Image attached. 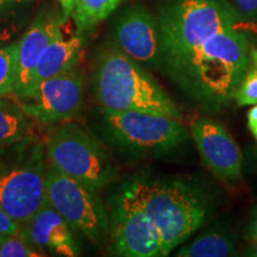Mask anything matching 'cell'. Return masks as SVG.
<instances>
[{"mask_svg":"<svg viewBox=\"0 0 257 257\" xmlns=\"http://www.w3.org/2000/svg\"><path fill=\"white\" fill-rule=\"evenodd\" d=\"M47 201L73 231L101 246L108 239V211L104 202L85 185L48 163Z\"/></svg>","mask_w":257,"mask_h":257,"instance_id":"obj_8","label":"cell"},{"mask_svg":"<svg viewBox=\"0 0 257 257\" xmlns=\"http://www.w3.org/2000/svg\"><path fill=\"white\" fill-rule=\"evenodd\" d=\"M21 231V225L6 213L0 205V234H15Z\"/></svg>","mask_w":257,"mask_h":257,"instance_id":"obj_24","label":"cell"},{"mask_svg":"<svg viewBox=\"0 0 257 257\" xmlns=\"http://www.w3.org/2000/svg\"><path fill=\"white\" fill-rule=\"evenodd\" d=\"M46 143L29 135L0 149V205L19 225L47 202Z\"/></svg>","mask_w":257,"mask_h":257,"instance_id":"obj_5","label":"cell"},{"mask_svg":"<svg viewBox=\"0 0 257 257\" xmlns=\"http://www.w3.org/2000/svg\"><path fill=\"white\" fill-rule=\"evenodd\" d=\"M189 133L212 174L227 184L242 179V150L223 125L210 118H199L191 124Z\"/></svg>","mask_w":257,"mask_h":257,"instance_id":"obj_11","label":"cell"},{"mask_svg":"<svg viewBox=\"0 0 257 257\" xmlns=\"http://www.w3.org/2000/svg\"><path fill=\"white\" fill-rule=\"evenodd\" d=\"M17 42L0 47V96L14 94L17 72Z\"/></svg>","mask_w":257,"mask_h":257,"instance_id":"obj_20","label":"cell"},{"mask_svg":"<svg viewBox=\"0 0 257 257\" xmlns=\"http://www.w3.org/2000/svg\"><path fill=\"white\" fill-rule=\"evenodd\" d=\"M83 41L85 40L82 34L79 32L72 37H64L60 24L38 60L28 93L44 80L75 68L79 62Z\"/></svg>","mask_w":257,"mask_h":257,"instance_id":"obj_15","label":"cell"},{"mask_svg":"<svg viewBox=\"0 0 257 257\" xmlns=\"http://www.w3.org/2000/svg\"><path fill=\"white\" fill-rule=\"evenodd\" d=\"M231 6L244 21H257V0H230Z\"/></svg>","mask_w":257,"mask_h":257,"instance_id":"obj_23","label":"cell"},{"mask_svg":"<svg viewBox=\"0 0 257 257\" xmlns=\"http://www.w3.org/2000/svg\"><path fill=\"white\" fill-rule=\"evenodd\" d=\"M156 19L161 72L213 35L236 28L239 16L221 0H163Z\"/></svg>","mask_w":257,"mask_h":257,"instance_id":"obj_4","label":"cell"},{"mask_svg":"<svg viewBox=\"0 0 257 257\" xmlns=\"http://www.w3.org/2000/svg\"><path fill=\"white\" fill-rule=\"evenodd\" d=\"M124 0H75L72 17L79 34L89 31L114 12Z\"/></svg>","mask_w":257,"mask_h":257,"instance_id":"obj_18","label":"cell"},{"mask_svg":"<svg viewBox=\"0 0 257 257\" xmlns=\"http://www.w3.org/2000/svg\"><path fill=\"white\" fill-rule=\"evenodd\" d=\"M255 159H256V162H257V148L255 149Z\"/></svg>","mask_w":257,"mask_h":257,"instance_id":"obj_29","label":"cell"},{"mask_svg":"<svg viewBox=\"0 0 257 257\" xmlns=\"http://www.w3.org/2000/svg\"><path fill=\"white\" fill-rule=\"evenodd\" d=\"M248 248L244 250V256H249V257H257V238L253 240H250L248 242Z\"/></svg>","mask_w":257,"mask_h":257,"instance_id":"obj_28","label":"cell"},{"mask_svg":"<svg viewBox=\"0 0 257 257\" xmlns=\"http://www.w3.org/2000/svg\"><path fill=\"white\" fill-rule=\"evenodd\" d=\"M60 3L61 9H62V22L67 21L68 17H70L73 14L74 4H75V0H57Z\"/></svg>","mask_w":257,"mask_h":257,"instance_id":"obj_27","label":"cell"},{"mask_svg":"<svg viewBox=\"0 0 257 257\" xmlns=\"http://www.w3.org/2000/svg\"><path fill=\"white\" fill-rule=\"evenodd\" d=\"M44 256L32 246L21 232L0 234V257H40Z\"/></svg>","mask_w":257,"mask_h":257,"instance_id":"obj_21","label":"cell"},{"mask_svg":"<svg viewBox=\"0 0 257 257\" xmlns=\"http://www.w3.org/2000/svg\"><path fill=\"white\" fill-rule=\"evenodd\" d=\"M48 163L98 193L117 176V167L104 147L73 121L53 127L46 140Z\"/></svg>","mask_w":257,"mask_h":257,"instance_id":"obj_7","label":"cell"},{"mask_svg":"<svg viewBox=\"0 0 257 257\" xmlns=\"http://www.w3.org/2000/svg\"><path fill=\"white\" fill-rule=\"evenodd\" d=\"M62 23V18L57 19L41 14L34 19L28 30L18 40L17 72L14 91L16 98H22L28 93L38 60L50 42L56 28Z\"/></svg>","mask_w":257,"mask_h":257,"instance_id":"obj_14","label":"cell"},{"mask_svg":"<svg viewBox=\"0 0 257 257\" xmlns=\"http://www.w3.org/2000/svg\"><path fill=\"white\" fill-rule=\"evenodd\" d=\"M17 2H32V0H17Z\"/></svg>","mask_w":257,"mask_h":257,"instance_id":"obj_30","label":"cell"},{"mask_svg":"<svg viewBox=\"0 0 257 257\" xmlns=\"http://www.w3.org/2000/svg\"><path fill=\"white\" fill-rule=\"evenodd\" d=\"M244 238H245L246 242L257 238V205L252 208L248 224L244 229Z\"/></svg>","mask_w":257,"mask_h":257,"instance_id":"obj_25","label":"cell"},{"mask_svg":"<svg viewBox=\"0 0 257 257\" xmlns=\"http://www.w3.org/2000/svg\"><path fill=\"white\" fill-rule=\"evenodd\" d=\"M19 232L44 256L48 253L63 257L80 255V245L73 229L48 201L21 225Z\"/></svg>","mask_w":257,"mask_h":257,"instance_id":"obj_13","label":"cell"},{"mask_svg":"<svg viewBox=\"0 0 257 257\" xmlns=\"http://www.w3.org/2000/svg\"><path fill=\"white\" fill-rule=\"evenodd\" d=\"M32 118L29 117L14 95L0 96V149L14 146L30 135Z\"/></svg>","mask_w":257,"mask_h":257,"instance_id":"obj_17","label":"cell"},{"mask_svg":"<svg viewBox=\"0 0 257 257\" xmlns=\"http://www.w3.org/2000/svg\"><path fill=\"white\" fill-rule=\"evenodd\" d=\"M248 127L257 143V104L252 105L248 112Z\"/></svg>","mask_w":257,"mask_h":257,"instance_id":"obj_26","label":"cell"},{"mask_svg":"<svg viewBox=\"0 0 257 257\" xmlns=\"http://www.w3.org/2000/svg\"><path fill=\"white\" fill-rule=\"evenodd\" d=\"M108 238L117 256H166L155 225L123 187L110 199Z\"/></svg>","mask_w":257,"mask_h":257,"instance_id":"obj_9","label":"cell"},{"mask_svg":"<svg viewBox=\"0 0 257 257\" xmlns=\"http://www.w3.org/2000/svg\"><path fill=\"white\" fill-rule=\"evenodd\" d=\"M249 64V41L236 27L213 35L161 73L188 100L218 113L234 99Z\"/></svg>","mask_w":257,"mask_h":257,"instance_id":"obj_1","label":"cell"},{"mask_svg":"<svg viewBox=\"0 0 257 257\" xmlns=\"http://www.w3.org/2000/svg\"><path fill=\"white\" fill-rule=\"evenodd\" d=\"M93 88L102 110L138 111L184 120L179 106L148 69L114 43L101 48L96 56Z\"/></svg>","mask_w":257,"mask_h":257,"instance_id":"obj_3","label":"cell"},{"mask_svg":"<svg viewBox=\"0 0 257 257\" xmlns=\"http://www.w3.org/2000/svg\"><path fill=\"white\" fill-rule=\"evenodd\" d=\"M30 2L0 0V47L16 42L29 19Z\"/></svg>","mask_w":257,"mask_h":257,"instance_id":"obj_19","label":"cell"},{"mask_svg":"<svg viewBox=\"0 0 257 257\" xmlns=\"http://www.w3.org/2000/svg\"><path fill=\"white\" fill-rule=\"evenodd\" d=\"M159 231L166 256L200 229L211 212L210 197L181 179L135 175L121 186Z\"/></svg>","mask_w":257,"mask_h":257,"instance_id":"obj_2","label":"cell"},{"mask_svg":"<svg viewBox=\"0 0 257 257\" xmlns=\"http://www.w3.org/2000/svg\"><path fill=\"white\" fill-rule=\"evenodd\" d=\"M113 37L115 46L144 68L159 69V24L147 8L134 5L125 10L115 21Z\"/></svg>","mask_w":257,"mask_h":257,"instance_id":"obj_12","label":"cell"},{"mask_svg":"<svg viewBox=\"0 0 257 257\" xmlns=\"http://www.w3.org/2000/svg\"><path fill=\"white\" fill-rule=\"evenodd\" d=\"M233 100L240 107L257 104V64L251 61L237 88Z\"/></svg>","mask_w":257,"mask_h":257,"instance_id":"obj_22","label":"cell"},{"mask_svg":"<svg viewBox=\"0 0 257 257\" xmlns=\"http://www.w3.org/2000/svg\"><path fill=\"white\" fill-rule=\"evenodd\" d=\"M105 137L130 156H165L185 146L191 133L184 121L168 115L101 108Z\"/></svg>","mask_w":257,"mask_h":257,"instance_id":"obj_6","label":"cell"},{"mask_svg":"<svg viewBox=\"0 0 257 257\" xmlns=\"http://www.w3.org/2000/svg\"><path fill=\"white\" fill-rule=\"evenodd\" d=\"M17 99L29 117L37 123L50 125L68 121L75 118L85 105L83 76L75 67L44 80L27 95Z\"/></svg>","mask_w":257,"mask_h":257,"instance_id":"obj_10","label":"cell"},{"mask_svg":"<svg viewBox=\"0 0 257 257\" xmlns=\"http://www.w3.org/2000/svg\"><path fill=\"white\" fill-rule=\"evenodd\" d=\"M233 234L221 226H213L199 234L192 242L184 243L175 256L180 257H229L236 255Z\"/></svg>","mask_w":257,"mask_h":257,"instance_id":"obj_16","label":"cell"}]
</instances>
